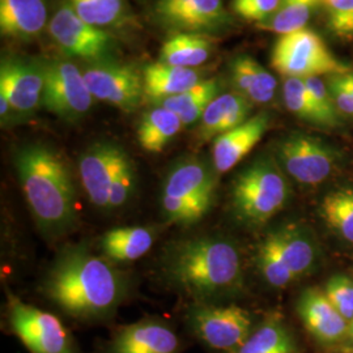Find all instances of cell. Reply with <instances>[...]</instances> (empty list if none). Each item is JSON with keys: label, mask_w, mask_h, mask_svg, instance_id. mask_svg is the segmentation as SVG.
<instances>
[{"label": "cell", "mask_w": 353, "mask_h": 353, "mask_svg": "<svg viewBox=\"0 0 353 353\" xmlns=\"http://www.w3.org/2000/svg\"><path fill=\"white\" fill-rule=\"evenodd\" d=\"M347 341H350V344L352 345L353 348V322L352 325H351V327H350V335H348V339Z\"/></svg>", "instance_id": "b9f144b4"}, {"label": "cell", "mask_w": 353, "mask_h": 353, "mask_svg": "<svg viewBox=\"0 0 353 353\" xmlns=\"http://www.w3.org/2000/svg\"><path fill=\"white\" fill-rule=\"evenodd\" d=\"M183 127L176 113L157 106L143 114L138 125V141L144 151L159 153L173 140Z\"/></svg>", "instance_id": "d4e9b609"}, {"label": "cell", "mask_w": 353, "mask_h": 353, "mask_svg": "<svg viewBox=\"0 0 353 353\" xmlns=\"http://www.w3.org/2000/svg\"><path fill=\"white\" fill-rule=\"evenodd\" d=\"M11 110H13L11 103L6 99V96L0 94V114H1V119L8 118Z\"/></svg>", "instance_id": "60d3db41"}, {"label": "cell", "mask_w": 353, "mask_h": 353, "mask_svg": "<svg viewBox=\"0 0 353 353\" xmlns=\"http://www.w3.org/2000/svg\"><path fill=\"white\" fill-rule=\"evenodd\" d=\"M176 334L163 323L143 321L122 328L114 338L110 353H176Z\"/></svg>", "instance_id": "ac0fdd59"}, {"label": "cell", "mask_w": 353, "mask_h": 353, "mask_svg": "<svg viewBox=\"0 0 353 353\" xmlns=\"http://www.w3.org/2000/svg\"><path fill=\"white\" fill-rule=\"evenodd\" d=\"M236 353H296V345L283 323L267 321L250 334Z\"/></svg>", "instance_id": "f546056e"}, {"label": "cell", "mask_w": 353, "mask_h": 353, "mask_svg": "<svg viewBox=\"0 0 353 353\" xmlns=\"http://www.w3.org/2000/svg\"><path fill=\"white\" fill-rule=\"evenodd\" d=\"M262 242L290 270L294 280L306 275L316 263L314 242L300 227L280 228L268 233Z\"/></svg>", "instance_id": "e0dca14e"}, {"label": "cell", "mask_w": 353, "mask_h": 353, "mask_svg": "<svg viewBox=\"0 0 353 353\" xmlns=\"http://www.w3.org/2000/svg\"><path fill=\"white\" fill-rule=\"evenodd\" d=\"M283 99L287 109L297 118L316 126L332 128L326 115L316 106L303 79L285 77L283 84Z\"/></svg>", "instance_id": "4dcf8cb0"}, {"label": "cell", "mask_w": 353, "mask_h": 353, "mask_svg": "<svg viewBox=\"0 0 353 353\" xmlns=\"http://www.w3.org/2000/svg\"><path fill=\"white\" fill-rule=\"evenodd\" d=\"M280 3L281 0H232V10L241 19L259 26L276 13Z\"/></svg>", "instance_id": "74e56055"}, {"label": "cell", "mask_w": 353, "mask_h": 353, "mask_svg": "<svg viewBox=\"0 0 353 353\" xmlns=\"http://www.w3.org/2000/svg\"><path fill=\"white\" fill-rule=\"evenodd\" d=\"M10 321L13 331L32 353H76L63 323L50 313L39 310L10 294Z\"/></svg>", "instance_id": "30bf717a"}, {"label": "cell", "mask_w": 353, "mask_h": 353, "mask_svg": "<svg viewBox=\"0 0 353 353\" xmlns=\"http://www.w3.org/2000/svg\"><path fill=\"white\" fill-rule=\"evenodd\" d=\"M48 24L45 0H0L3 37L28 41L42 34Z\"/></svg>", "instance_id": "d6986e66"}, {"label": "cell", "mask_w": 353, "mask_h": 353, "mask_svg": "<svg viewBox=\"0 0 353 353\" xmlns=\"http://www.w3.org/2000/svg\"><path fill=\"white\" fill-rule=\"evenodd\" d=\"M153 242L154 234L148 228H115L102 237L101 249L112 261L128 262L145 255Z\"/></svg>", "instance_id": "484cf974"}, {"label": "cell", "mask_w": 353, "mask_h": 353, "mask_svg": "<svg viewBox=\"0 0 353 353\" xmlns=\"http://www.w3.org/2000/svg\"><path fill=\"white\" fill-rule=\"evenodd\" d=\"M76 14L97 28L122 26L128 21L125 0H67Z\"/></svg>", "instance_id": "f1b7e54d"}, {"label": "cell", "mask_w": 353, "mask_h": 353, "mask_svg": "<svg viewBox=\"0 0 353 353\" xmlns=\"http://www.w3.org/2000/svg\"><path fill=\"white\" fill-rule=\"evenodd\" d=\"M271 64L279 74L296 79L344 75L351 71L334 57L321 36L307 28L280 36L272 49Z\"/></svg>", "instance_id": "5b68a950"}, {"label": "cell", "mask_w": 353, "mask_h": 353, "mask_svg": "<svg viewBox=\"0 0 353 353\" xmlns=\"http://www.w3.org/2000/svg\"><path fill=\"white\" fill-rule=\"evenodd\" d=\"M165 274L181 292L205 301L240 284V252L232 242L217 237L181 241L166 254Z\"/></svg>", "instance_id": "3957f363"}, {"label": "cell", "mask_w": 353, "mask_h": 353, "mask_svg": "<svg viewBox=\"0 0 353 353\" xmlns=\"http://www.w3.org/2000/svg\"><path fill=\"white\" fill-rule=\"evenodd\" d=\"M290 188L284 170L270 157H261L236 178L232 204L246 224H265L288 203Z\"/></svg>", "instance_id": "277c9868"}, {"label": "cell", "mask_w": 353, "mask_h": 353, "mask_svg": "<svg viewBox=\"0 0 353 353\" xmlns=\"http://www.w3.org/2000/svg\"><path fill=\"white\" fill-rule=\"evenodd\" d=\"M270 121V114H256L240 126L217 137L212 145L214 170L225 173L239 164L265 137Z\"/></svg>", "instance_id": "2e32d148"}, {"label": "cell", "mask_w": 353, "mask_h": 353, "mask_svg": "<svg viewBox=\"0 0 353 353\" xmlns=\"http://www.w3.org/2000/svg\"><path fill=\"white\" fill-rule=\"evenodd\" d=\"M26 203L46 236H61L76 221V189L63 157L45 144H28L14 156Z\"/></svg>", "instance_id": "7a4b0ae2"}, {"label": "cell", "mask_w": 353, "mask_h": 353, "mask_svg": "<svg viewBox=\"0 0 353 353\" xmlns=\"http://www.w3.org/2000/svg\"><path fill=\"white\" fill-rule=\"evenodd\" d=\"M49 33L67 57L90 63L109 61L115 49V38L112 33L84 21L68 3H62L52 14Z\"/></svg>", "instance_id": "52a82bcc"}, {"label": "cell", "mask_w": 353, "mask_h": 353, "mask_svg": "<svg viewBox=\"0 0 353 353\" xmlns=\"http://www.w3.org/2000/svg\"><path fill=\"white\" fill-rule=\"evenodd\" d=\"M327 14L328 26L343 39H353V0H319Z\"/></svg>", "instance_id": "e575fe53"}, {"label": "cell", "mask_w": 353, "mask_h": 353, "mask_svg": "<svg viewBox=\"0 0 353 353\" xmlns=\"http://www.w3.org/2000/svg\"><path fill=\"white\" fill-rule=\"evenodd\" d=\"M190 323L203 343L219 351L239 350L252 334V316L236 305L195 307Z\"/></svg>", "instance_id": "7c38bea8"}, {"label": "cell", "mask_w": 353, "mask_h": 353, "mask_svg": "<svg viewBox=\"0 0 353 353\" xmlns=\"http://www.w3.org/2000/svg\"><path fill=\"white\" fill-rule=\"evenodd\" d=\"M137 186V170L131 157L127 154L119 165L114 176L110 196H109V211L121 208L132 196Z\"/></svg>", "instance_id": "836d02e7"}, {"label": "cell", "mask_w": 353, "mask_h": 353, "mask_svg": "<svg viewBox=\"0 0 353 353\" xmlns=\"http://www.w3.org/2000/svg\"><path fill=\"white\" fill-rule=\"evenodd\" d=\"M328 300L338 309L345 321L353 322V279L345 275H336L328 280L325 287Z\"/></svg>", "instance_id": "8d00e7d4"}, {"label": "cell", "mask_w": 353, "mask_h": 353, "mask_svg": "<svg viewBox=\"0 0 353 353\" xmlns=\"http://www.w3.org/2000/svg\"><path fill=\"white\" fill-rule=\"evenodd\" d=\"M232 83L236 92L252 103H270L275 99L278 81L252 57L242 55L230 64Z\"/></svg>", "instance_id": "603a6c76"}, {"label": "cell", "mask_w": 353, "mask_h": 353, "mask_svg": "<svg viewBox=\"0 0 353 353\" xmlns=\"http://www.w3.org/2000/svg\"><path fill=\"white\" fill-rule=\"evenodd\" d=\"M214 169L198 157L179 160L165 176L163 195L174 198L214 196Z\"/></svg>", "instance_id": "ffe728a7"}, {"label": "cell", "mask_w": 353, "mask_h": 353, "mask_svg": "<svg viewBox=\"0 0 353 353\" xmlns=\"http://www.w3.org/2000/svg\"><path fill=\"white\" fill-rule=\"evenodd\" d=\"M297 312L303 326L322 344L347 341L351 325L328 300L325 290L307 288L297 303Z\"/></svg>", "instance_id": "9a60e30c"}, {"label": "cell", "mask_w": 353, "mask_h": 353, "mask_svg": "<svg viewBox=\"0 0 353 353\" xmlns=\"http://www.w3.org/2000/svg\"><path fill=\"white\" fill-rule=\"evenodd\" d=\"M256 263L265 281L275 288H284L294 280L290 270L279 261L278 256L263 242L258 249Z\"/></svg>", "instance_id": "d590c367"}, {"label": "cell", "mask_w": 353, "mask_h": 353, "mask_svg": "<svg viewBox=\"0 0 353 353\" xmlns=\"http://www.w3.org/2000/svg\"><path fill=\"white\" fill-rule=\"evenodd\" d=\"M319 214L335 234L353 245V188H341L326 194Z\"/></svg>", "instance_id": "83f0119b"}, {"label": "cell", "mask_w": 353, "mask_h": 353, "mask_svg": "<svg viewBox=\"0 0 353 353\" xmlns=\"http://www.w3.org/2000/svg\"><path fill=\"white\" fill-rule=\"evenodd\" d=\"M45 87L43 62L6 58L0 64V94L11 103L13 112L32 114L42 102Z\"/></svg>", "instance_id": "5bb4252c"}, {"label": "cell", "mask_w": 353, "mask_h": 353, "mask_svg": "<svg viewBox=\"0 0 353 353\" xmlns=\"http://www.w3.org/2000/svg\"><path fill=\"white\" fill-rule=\"evenodd\" d=\"M43 292L70 316L93 319L113 313L125 297L126 283L108 261L83 246H70L51 265Z\"/></svg>", "instance_id": "6da1fadb"}, {"label": "cell", "mask_w": 353, "mask_h": 353, "mask_svg": "<svg viewBox=\"0 0 353 353\" xmlns=\"http://www.w3.org/2000/svg\"><path fill=\"white\" fill-rule=\"evenodd\" d=\"M252 109V102L240 93H220L203 113L198 128L199 138L216 139L221 134L240 126L249 119Z\"/></svg>", "instance_id": "44dd1931"}, {"label": "cell", "mask_w": 353, "mask_h": 353, "mask_svg": "<svg viewBox=\"0 0 353 353\" xmlns=\"http://www.w3.org/2000/svg\"><path fill=\"white\" fill-rule=\"evenodd\" d=\"M220 89L221 85L217 79H204L185 93L168 99L159 105L176 113L183 126H190L201 121L207 106L220 94Z\"/></svg>", "instance_id": "4316f807"}, {"label": "cell", "mask_w": 353, "mask_h": 353, "mask_svg": "<svg viewBox=\"0 0 353 353\" xmlns=\"http://www.w3.org/2000/svg\"><path fill=\"white\" fill-rule=\"evenodd\" d=\"M154 16L173 34L198 33L212 37L233 23L223 0H157Z\"/></svg>", "instance_id": "9c48e42d"}, {"label": "cell", "mask_w": 353, "mask_h": 353, "mask_svg": "<svg viewBox=\"0 0 353 353\" xmlns=\"http://www.w3.org/2000/svg\"><path fill=\"white\" fill-rule=\"evenodd\" d=\"M278 159L284 173L305 186L323 183L338 163L336 153L326 143L301 132L279 143Z\"/></svg>", "instance_id": "ba28073f"}, {"label": "cell", "mask_w": 353, "mask_h": 353, "mask_svg": "<svg viewBox=\"0 0 353 353\" xmlns=\"http://www.w3.org/2000/svg\"><path fill=\"white\" fill-rule=\"evenodd\" d=\"M45 87L41 105L65 122H77L93 106L83 71L70 61L51 59L43 62Z\"/></svg>", "instance_id": "8992f818"}, {"label": "cell", "mask_w": 353, "mask_h": 353, "mask_svg": "<svg viewBox=\"0 0 353 353\" xmlns=\"http://www.w3.org/2000/svg\"><path fill=\"white\" fill-rule=\"evenodd\" d=\"M318 4L319 0H281L276 13L258 26L280 36L300 30L306 28Z\"/></svg>", "instance_id": "1f68e13d"}, {"label": "cell", "mask_w": 353, "mask_h": 353, "mask_svg": "<svg viewBox=\"0 0 353 353\" xmlns=\"http://www.w3.org/2000/svg\"><path fill=\"white\" fill-rule=\"evenodd\" d=\"M127 152L112 141H99L84 152L79 161L83 189L96 207L109 211V196L114 176Z\"/></svg>", "instance_id": "4fadbf2b"}, {"label": "cell", "mask_w": 353, "mask_h": 353, "mask_svg": "<svg viewBox=\"0 0 353 353\" xmlns=\"http://www.w3.org/2000/svg\"><path fill=\"white\" fill-rule=\"evenodd\" d=\"M327 87L338 112L353 118V97L351 96V93L345 89V87L341 84V80L338 79V75L331 76L328 79Z\"/></svg>", "instance_id": "f35d334b"}, {"label": "cell", "mask_w": 353, "mask_h": 353, "mask_svg": "<svg viewBox=\"0 0 353 353\" xmlns=\"http://www.w3.org/2000/svg\"><path fill=\"white\" fill-rule=\"evenodd\" d=\"M214 51L212 38L198 33H176L168 38L160 50V62L195 68L205 63Z\"/></svg>", "instance_id": "cb8c5ba5"}, {"label": "cell", "mask_w": 353, "mask_h": 353, "mask_svg": "<svg viewBox=\"0 0 353 353\" xmlns=\"http://www.w3.org/2000/svg\"><path fill=\"white\" fill-rule=\"evenodd\" d=\"M83 75L94 100L106 102L131 113L140 106L144 94L143 72L130 64L113 61L90 63Z\"/></svg>", "instance_id": "8fae6325"}, {"label": "cell", "mask_w": 353, "mask_h": 353, "mask_svg": "<svg viewBox=\"0 0 353 353\" xmlns=\"http://www.w3.org/2000/svg\"><path fill=\"white\" fill-rule=\"evenodd\" d=\"M338 79L341 80V84L345 87V89L351 93V96L353 97V72L350 71L344 75H338Z\"/></svg>", "instance_id": "ab89813d"}, {"label": "cell", "mask_w": 353, "mask_h": 353, "mask_svg": "<svg viewBox=\"0 0 353 353\" xmlns=\"http://www.w3.org/2000/svg\"><path fill=\"white\" fill-rule=\"evenodd\" d=\"M160 201L166 220L181 225H192L210 211L214 202V196L174 198L161 194Z\"/></svg>", "instance_id": "d6a6232c"}, {"label": "cell", "mask_w": 353, "mask_h": 353, "mask_svg": "<svg viewBox=\"0 0 353 353\" xmlns=\"http://www.w3.org/2000/svg\"><path fill=\"white\" fill-rule=\"evenodd\" d=\"M201 81V74L195 68L176 67L160 61L143 70L144 94L157 105L185 93Z\"/></svg>", "instance_id": "7402d4cb"}]
</instances>
